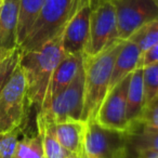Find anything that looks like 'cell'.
<instances>
[{
    "label": "cell",
    "mask_w": 158,
    "mask_h": 158,
    "mask_svg": "<svg viewBox=\"0 0 158 158\" xmlns=\"http://www.w3.org/2000/svg\"><path fill=\"white\" fill-rule=\"evenodd\" d=\"M22 129L9 133H0V158H13Z\"/></svg>",
    "instance_id": "603a6c76"
},
{
    "label": "cell",
    "mask_w": 158,
    "mask_h": 158,
    "mask_svg": "<svg viewBox=\"0 0 158 158\" xmlns=\"http://www.w3.org/2000/svg\"><path fill=\"white\" fill-rule=\"evenodd\" d=\"M46 0H21L18 28L19 48L24 42Z\"/></svg>",
    "instance_id": "ac0fdd59"
},
{
    "label": "cell",
    "mask_w": 158,
    "mask_h": 158,
    "mask_svg": "<svg viewBox=\"0 0 158 158\" xmlns=\"http://www.w3.org/2000/svg\"><path fill=\"white\" fill-rule=\"evenodd\" d=\"M138 125L158 129V98L144 108Z\"/></svg>",
    "instance_id": "cb8c5ba5"
},
{
    "label": "cell",
    "mask_w": 158,
    "mask_h": 158,
    "mask_svg": "<svg viewBox=\"0 0 158 158\" xmlns=\"http://www.w3.org/2000/svg\"><path fill=\"white\" fill-rule=\"evenodd\" d=\"M37 132L42 141L44 158H66L70 154L60 144L54 133L55 123L48 116L37 113Z\"/></svg>",
    "instance_id": "e0dca14e"
},
{
    "label": "cell",
    "mask_w": 158,
    "mask_h": 158,
    "mask_svg": "<svg viewBox=\"0 0 158 158\" xmlns=\"http://www.w3.org/2000/svg\"><path fill=\"white\" fill-rule=\"evenodd\" d=\"M128 40L134 42L140 49L141 53L158 44V19L140 27Z\"/></svg>",
    "instance_id": "d6986e66"
},
{
    "label": "cell",
    "mask_w": 158,
    "mask_h": 158,
    "mask_svg": "<svg viewBox=\"0 0 158 158\" xmlns=\"http://www.w3.org/2000/svg\"><path fill=\"white\" fill-rule=\"evenodd\" d=\"M64 55L61 35L40 48L22 52L19 65L26 80L29 106L36 107L37 112H39L44 103L51 76Z\"/></svg>",
    "instance_id": "6da1fadb"
},
{
    "label": "cell",
    "mask_w": 158,
    "mask_h": 158,
    "mask_svg": "<svg viewBox=\"0 0 158 158\" xmlns=\"http://www.w3.org/2000/svg\"><path fill=\"white\" fill-rule=\"evenodd\" d=\"M54 133L60 144L72 155L82 158L86 135V123L69 120L54 125Z\"/></svg>",
    "instance_id": "5bb4252c"
},
{
    "label": "cell",
    "mask_w": 158,
    "mask_h": 158,
    "mask_svg": "<svg viewBox=\"0 0 158 158\" xmlns=\"http://www.w3.org/2000/svg\"><path fill=\"white\" fill-rule=\"evenodd\" d=\"M153 64H158V44L141 53L139 68L146 67V66L153 65Z\"/></svg>",
    "instance_id": "d4e9b609"
},
{
    "label": "cell",
    "mask_w": 158,
    "mask_h": 158,
    "mask_svg": "<svg viewBox=\"0 0 158 158\" xmlns=\"http://www.w3.org/2000/svg\"><path fill=\"white\" fill-rule=\"evenodd\" d=\"M13 158H44L42 141L38 132L19 140Z\"/></svg>",
    "instance_id": "ffe728a7"
},
{
    "label": "cell",
    "mask_w": 158,
    "mask_h": 158,
    "mask_svg": "<svg viewBox=\"0 0 158 158\" xmlns=\"http://www.w3.org/2000/svg\"><path fill=\"white\" fill-rule=\"evenodd\" d=\"M126 138L129 158L158 154V129L136 125L126 133Z\"/></svg>",
    "instance_id": "4fadbf2b"
},
{
    "label": "cell",
    "mask_w": 158,
    "mask_h": 158,
    "mask_svg": "<svg viewBox=\"0 0 158 158\" xmlns=\"http://www.w3.org/2000/svg\"><path fill=\"white\" fill-rule=\"evenodd\" d=\"M12 52H13V51H12ZM10 53H11V52H10ZM10 53H7V52H3V51H1V50H0V62L2 61V60H3V59H5V57H6V56H8V55H9V54H10Z\"/></svg>",
    "instance_id": "4316f807"
},
{
    "label": "cell",
    "mask_w": 158,
    "mask_h": 158,
    "mask_svg": "<svg viewBox=\"0 0 158 158\" xmlns=\"http://www.w3.org/2000/svg\"><path fill=\"white\" fill-rule=\"evenodd\" d=\"M1 1H5V0H1Z\"/></svg>",
    "instance_id": "1f68e13d"
},
{
    "label": "cell",
    "mask_w": 158,
    "mask_h": 158,
    "mask_svg": "<svg viewBox=\"0 0 158 158\" xmlns=\"http://www.w3.org/2000/svg\"><path fill=\"white\" fill-rule=\"evenodd\" d=\"M66 158H81V157H79V156H76V155H72V154H70V155L67 156Z\"/></svg>",
    "instance_id": "f1b7e54d"
},
{
    "label": "cell",
    "mask_w": 158,
    "mask_h": 158,
    "mask_svg": "<svg viewBox=\"0 0 158 158\" xmlns=\"http://www.w3.org/2000/svg\"><path fill=\"white\" fill-rule=\"evenodd\" d=\"M91 8L88 0H80L61 33V44L66 55L84 54L90 29Z\"/></svg>",
    "instance_id": "30bf717a"
},
{
    "label": "cell",
    "mask_w": 158,
    "mask_h": 158,
    "mask_svg": "<svg viewBox=\"0 0 158 158\" xmlns=\"http://www.w3.org/2000/svg\"><path fill=\"white\" fill-rule=\"evenodd\" d=\"M82 158H129L126 133L103 128L94 120L86 123Z\"/></svg>",
    "instance_id": "8992f818"
},
{
    "label": "cell",
    "mask_w": 158,
    "mask_h": 158,
    "mask_svg": "<svg viewBox=\"0 0 158 158\" xmlns=\"http://www.w3.org/2000/svg\"><path fill=\"white\" fill-rule=\"evenodd\" d=\"M145 107L142 68H136L129 78L127 92V119L129 130L138 125ZM129 132V131H128Z\"/></svg>",
    "instance_id": "2e32d148"
},
{
    "label": "cell",
    "mask_w": 158,
    "mask_h": 158,
    "mask_svg": "<svg viewBox=\"0 0 158 158\" xmlns=\"http://www.w3.org/2000/svg\"><path fill=\"white\" fill-rule=\"evenodd\" d=\"M141 158H158V154H156V155H148V156H144V157H141Z\"/></svg>",
    "instance_id": "83f0119b"
},
{
    "label": "cell",
    "mask_w": 158,
    "mask_h": 158,
    "mask_svg": "<svg viewBox=\"0 0 158 158\" xmlns=\"http://www.w3.org/2000/svg\"><path fill=\"white\" fill-rule=\"evenodd\" d=\"M155 2H156V5L158 6V0H155Z\"/></svg>",
    "instance_id": "4dcf8cb0"
},
{
    "label": "cell",
    "mask_w": 158,
    "mask_h": 158,
    "mask_svg": "<svg viewBox=\"0 0 158 158\" xmlns=\"http://www.w3.org/2000/svg\"><path fill=\"white\" fill-rule=\"evenodd\" d=\"M129 78L130 76L123 79L105 95L94 119V121H97L101 127L123 133L129 131L127 119V92Z\"/></svg>",
    "instance_id": "9c48e42d"
},
{
    "label": "cell",
    "mask_w": 158,
    "mask_h": 158,
    "mask_svg": "<svg viewBox=\"0 0 158 158\" xmlns=\"http://www.w3.org/2000/svg\"><path fill=\"white\" fill-rule=\"evenodd\" d=\"M84 54L64 55L51 76L44 103L39 112L46 110L50 106L51 102L69 86L70 82L76 77L77 73L84 66Z\"/></svg>",
    "instance_id": "8fae6325"
},
{
    "label": "cell",
    "mask_w": 158,
    "mask_h": 158,
    "mask_svg": "<svg viewBox=\"0 0 158 158\" xmlns=\"http://www.w3.org/2000/svg\"><path fill=\"white\" fill-rule=\"evenodd\" d=\"M21 55L22 51L20 48H18L0 62V92L8 84L12 74L20 64Z\"/></svg>",
    "instance_id": "7402d4cb"
},
{
    "label": "cell",
    "mask_w": 158,
    "mask_h": 158,
    "mask_svg": "<svg viewBox=\"0 0 158 158\" xmlns=\"http://www.w3.org/2000/svg\"><path fill=\"white\" fill-rule=\"evenodd\" d=\"M141 51L134 42L127 40L123 42L120 51L118 52L113 67L112 76L108 91L116 87L119 82L132 74L136 68H139Z\"/></svg>",
    "instance_id": "9a60e30c"
},
{
    "label": "cell",
    "mask_w": 158,
    "mask_h": 158,
    "mask_svg": "<svg viewBox=\"0 0 158 158\" xmlns=\"http://www.w3.org/2000/svg\"><path fill=\"white\" fill-rule=\"evenodd\" d=\"M21 0H5L0 8V50L10 53L19 48L18 28Z\"/></svg>",
    "instance_id": "7c38bea8"
},
{
    "label": "cell",
    "mask_w": 158,
    "mask_h": 158,
    "mask_svg": "<svg viewBox=\"0 0 158 158\" xmlns=\"http://www.w3.org/2000/svg\"><path fill=\"white\" fill-rule=\"evenodd\" d=\"M118 41L121 40L119 39L116 12L112 1L92 8L85 56H95Z\"/></svg>",
    "instance_id": "5b68a950"
},
{
    "label": "cell",
    "mask_w": 158,
    "mask_h": 158,
    "mask_svg": "<svg viewBox=\"0 0 158 158\" xmlns=\"http://www.w3.org/2000/svg\"><path fill=\"white\" fill-rule=\"evenodd\" d=\"M85 104V69L77 73L70 85L61 92L41 114L48 116L54 123L69 120H81Z\"/></svg>",
    "instance_id": "52a82bcc"
},
{
    "label": "cell",
    "mask_w": 158,
    "mask_h": 158,
    "mask_svg": "<svg viewBox=\"0 0 158 158\" xmlns=\"http://www.w3.org/2000/svg\"><path fill=\"white\" fill-rule=\"evenodd\" d=\"M89 1V5H90V8L97 7V6L101 5V3H104V2H107V1H112V0H88Z\"/></svg>",
    "instance_id": "484cf974"
},
{
    "label": "cell",
    "mask_w": 158,
    "mask_h": 158,
    "mask_svg": "<svg viewBox=\"0 0 158 158\" xmlns=\"http://www.w3.org/2000/svg\"><path fill=\"white\" fill-rule=\"evenodd\" d=\"M0 8H1V7H0Z\"/></svg>",
    "instance_id": "d6a6232c"
},
{
    "label": "cell",
    "mask_w": 158,
    "mask_h": 158,
    "mask_svg": "<svg viewBox=\"0 0 158 158\" xmlns=\"http://www.w3.org/2000/svg\"><path fill=\"white\" fill-rule=\"evenodd\" d=\"M2 2H3V1H1V0H0V7H1V5H2Z\"/></svg>",
    "instance_id": "f546056e"
},
{
    "label": "cell",
    "mask_w": 158,
    "mask_h": 158,
    "mask_svg": "<svg viewBox=\"0 0 158 158\" xmlns=\"http://www.w3.org/2000/svg\"><path fill=\"white\" fill-rule=\"evenodd\" d=\"M145 107L158 98V64L142 68ZM144 107V108H145Z\"/></svg>",
    "instance_id": "44dd1931"
},
{
    "label": "cell",
    "mask_w": 158,
    "mask_h": 158,
    "mask_svg": "<svg viewBox=\"0 0 158 158\" xmlns=\"http://www.w3.org/2000/svg\"><path fill=\"white\" fill-rule=\"evenodd\" d=\"M116 12L119 39L128 40L140 27L158 19L155 0H112Z\"/></svg>",
    "instance_id": "ba28073f"
},
{
    "label": "cell",
    "mask_w": 158,
    "mask_h": 158,
    "mask_svg": "<svg viewBox=\"0 0 158 158\" xmlns=\"http://www.w3.org/2000/svg\"><path fill=\"white\" fill-rule=\"evenodd\" d=\"M125 41H118L95 56H85V104L81 120L93 121L108 92L113 67Z\"/></svg>",
    "instance_id": "7a4b0ae2"
},
{
    "label": "cell",
    "mask_w": 158,
    "mask_h": 158,
    "mask_svg": "<svg viewBox=\"0 0 158 158\" xmlns=\"http://www.w3.org/2000/svg\"><path fill=\"white\" fill-rule=\"evenodd\" d=\"M29 107L26 80L19 65L0 92V133L23 129Z\"/></svg>",
    "instance_id": "277c9868"
},
{
    "label": "cell",
    "mask_w": 158,
    "mask_h": 158,
    "mask_svg": "<svg viewBox=\"0 0 158 158\" xmlns=\"http://www.w3.org/2000/svg\"><path fill=\"white\" fill-rule=\"evenodd\" d=\"M79 1L80 0H46L26 39L20 46L21 51L35 50L61 35Z\"/></svg>",
    "instance_id": "3957f363"
}]
</instances>
